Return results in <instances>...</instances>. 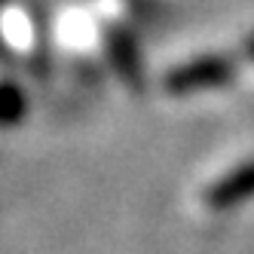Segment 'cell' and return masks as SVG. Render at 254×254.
Here are the masks:
<instances>
[{"label":"cell","mask_w":254,"mask_h":254,"mask_svg":"<svg viewBox=\"0 0 254 254\" xmlns=\"http://www.w3.org/2000/svg\"><path fill=\"white\" fill-rule=\"evenodd\" d=\"M233 181H236L233 187H221V190H217V193L211 196L214 202H227V199H233V190H236V196H242V193H248V190L254 187V175H251V172H242V175H236Z\"/></svg>","instance_id":"6da1fadb"}]
</instances>
